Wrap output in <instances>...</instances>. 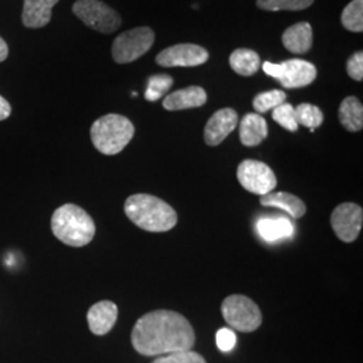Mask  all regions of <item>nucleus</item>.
Listing matches in <instances>:
<instances>
[{"label":"nucleus","instance_id":"f257e3e1","mask_svg":"<svg viewBox=\"0 0 363 363\" xmlns=\"http://www.w3.org/2000/svg\"><path fill=\"white\" fill-rule=\"evenodd\" d=\"M130 342L144 357L189 351L194 347V328L181 313L157 310L145 313L136 322Z\"/></svg>","mask_w":363,"mask_h":363},{"label":"nucleus","instance_id":"f03ea898","mask_svg":"<svg viewBox=\"0 0 363 363\" xmlns=\"http://www.w3.org/2000/svg\"><path fill=\"white\" fill-rule=\"evenodd\" d=\"M124 211L138 228L152 233L169 232L178 223L177 211L155 195H130Z\"/></svg>","mask_w":363,"mask_h":363},{"label":"nucleus","instance_id":"7ed1b4c3","mask_svg":"<svg viewBox=\"0 0 363 363\" xmlns=\"http://www.w3.org/2000/svg\"><path fill=\"white\" fill-rule=\"evenodd\" d=\"M52 230L61 242L69 247H85L96 234V225L84 208L66 203L54 211Z\"/></svg>","mask_w":363,"mask_h":363},{"label":"nucleus","instance_id":"20e7f679","mask_svg":"<svg viewBox=\"0 0 363 363\" xmlns=\"http://www.w3.org/2000/svg\"><path fill=\"white\" fill-rule=\"evenodd\" d=\"M135 135V127L127 117L105 115L97 118L91 128V138L96 150L104 155L121 152Z\"/></svg>","mask_w":363,"mask_h":363},{"label":"nucleus","instance_id":"39448f33","mask_svg":"<svg viewBox=\"0 0 363 363\" xmlns=\"http://www.w3.org/2000/svg\"><path fill=\"white\" fill-rule=\"evenodd\" d=\"M225 322L240 333L256 331L262 323L259 306L244 295H230L220 306Z\"/></svg>","mask_w":363,"mask_h":363},{"label":"nucleus","instance_id":"423d86ee","mask_svg":"<svg viewBox=\"0 0 363 363\" xmlns=\"http://www.w3.org/2000/svg\"><path fill=\"white\" fill-rule=\"evenodd\" d=\"M262 70L269 77L276 78L286 89L308 86L318 76V70L313 64L298 58L288 60L281 64L264 62Z\"/></svg>","mask_w":363,"mask_h":363},{"label":"nucleus","instance_id":"0eeeda50","mask_svg":"<svg viewBox=\"0 0 363 363\" xmlns=\"http://www.w3.org/2000/svg\"><path fill=\"white\" fill-rule=\"evenodd\" d=\"M155 42L150 27H136L121 33L112 45V57L117 64H130L148 52Z\"/></svg>","mask_w":363,"mask_h":363},{"label":"nucleus","instance_id":"6e6552de","mask_svg":"<svg viewBox=\"0 0 363 363\" xmlns=\"http://www.w3.org/2000/svg\"><path fill=\"white\" fill-rule=\"evenodd\" d=\"M73 13L86 26L103 34H112L121 26L120 15L100 0H77Z\"/></svg>","mask_w":363,"mask_h":363},{"label":"nucleus","instance_id":"1a4fd4ad","mask_svg":"<svg viewBox=\"0 0 363 363\" xmlns=\"http://www.w3.org/2000/svg\"><path fill=\"white\" fill-rule=\"evenodd\" d=\"M237 179L247 191L257 195L272 193L277 184L272 169L253 159H247L240 163L237 169Z\"/></svg>","mask_w":363,"mask_h":363},{"label":"nucleus","instance_id":"9d476101","mask_svg":"<svg viewBox=\"0 0 363 363\" xmlns=\"http://www.w3.org/2000/svg\"><path fill=\"white\" fill-rule=\"evenodd\" d=\"M362 208L352 202L340 203L331 214L333 230L343 242H354L358 238L362 229Z\"/></svg>","mask_w":363,"mask_h":363},{"label":"nucleus","instance_id":"9b49d317","mask_svg":"<svg viewBox=\"0 0 363 363\" xmlns=\"http://www.w3.org/2000/svg\"><path fill=\"white\" fill-rule=\"evenodd\" d=\"M208 52L198 45L181 43L164 49L156 55V64L164 67H194L208 62Z\"/></svg>","mask_w":363,"mask_h":363},{"label":"nucleus","instance_id":"f8f14e48","mask_svg":"<svg viewBox=\"0 0 363 363\" xmlns=\"http://www.w3.org/2000/svg\"><path fill=\"white\" fill-rule=\"evenodd\" d=\"M238 125V115L232 108L217 111L208 118L205 127V142L208 145H220Z\"/></svg>","mask_w":363,"mask_h":363},{"label":"nucleus","instance_id":"ddd939ff","mask_svg":"<svg viewBox=\"0 0 363 363\" xmlns=\"http://www.w3.org/2000/svg\"><path fill=\"white\" fill-rule=\"evenodd\" d=\"M118 308L113 301L103 300L93 304L88 311V325L94 335L103 337L116 325Z\"/></svg>","mask_w":363,"mask_h":363},{"label":"nucleus","instance_id":"4468645a","mask_svg":"<svg viewBox=\"0 0 363 363\" xmlns=\"http://www.w3.org/2000/svg\"><path fill=\"white\" fill-rule=\"evenodd\" d=\"M206 101H208V93L203 88L189 86L186 89H181L169 94L163 101V106L167 111L175 112V111H184L190 108H199L206 104Z\"/></svg>","mask_w":363,"mask_h":363},{"label":"nucleus","instance_id":"2eb2a0df","mask_svg":"<svg viewBox=\"0 0 363 363\" xmlns=\"http://www.w3.org/2000/svg\"><path fill=\"white\" fill-rule=\"evenodd\" d=\"M60 0H25L22 22L28 28L45 27L52 19V7Z\"/></svg>","mask_w":363,"mask_h":363},{"label":"nucleus","instance_id":"dca6fc26","mask_svg":"<svg viewBox=\"0 0 363 363\" xmlns=\"http://www.w3.org/2000/svg\"><path fill=\"white\" fill-rule=\"evenodd\" d=\"M281 40L288 52L295 54H306L310 52L313 42L311 25L307 22H300L294 26L288 27L281 37Z\"/></svg>","mask_w":363,"mask_h":363},{"label":"nucleus","instance_id":"f3484780","mask_svg":"<svg viewBox=\"0 0 363 363\" xmlns=\"http://www.w3.org/2000/svg\"><path fill=\"white\" fill-rule=\"evenodd\" d=\"M268 136V124L259 113H247L240 123V140L247 147H256Z\"/></svg>","mask_w":363,"mask_h":363},{"label":"nucleus","instance_id":"a211bd4d","mask_svg":"<svg viewBox=\"0 0 363 363\" xmlns=\"http://www.w3.org/2000/svg\"><path fill=\"white\" fill-rule=\"evenodd\" d=\"M259 203L267 208H281L294 218H301L307 211L306 203L300 198L296 195L283 193V191L280 193L272 191L268 194L261 195Z\"/></svg>","mask_w":363,"mask_h":363},{"label":"nucleus","instance_id":"6ab92c4d","mask_svg":"<svg viewBox=\"0 0 363 363\" xmlns=\"http://www.w3.org/2000/svg\"><path fill=\"white\" fill-rule=\"evenodd\" d=\"M259 237L272 244L280 240L291 238L295 234V226L288 218H261L257 222Z\"/></svg>","mask_w":363,"mask_h":363},{"label":"nucleus","instance_id":"aec40b11","mask_svg":"<svg viewBox=\"0 0 363 363\" xmlns=\"http://www.w3.org/2000/svg\"><path fill=\"white\" fill-rule=\"evenodd\" d=\"M339 121L349 132H358L363 128L362 103L354 97H346L339 106Z\"/></svg>","mask_w":363,"mask_h":363},{"label":"nucleus","instance_id":"412c9836","mask_svg":"<svg viewBox=\"0 0 363 363\" xmlns=\"http://www.w3.org/2000/svg\"><path fill=\"white\" fill-rule=\"evenodd\" d=\"M229 64L234 72L240 76L250 77L256 74L261 67L259 54L250 49H237L232 52Z\"/></svg>","mask_w":363,"mask_h":363},{"label":"nucleus","instance_id":"4be33fe9","mask_svg":"<svg viewBox=\"0 0 363 363\" xmlns=\"http://www.w3.org/2000/svg\"><path fill=\"white\" fill-rule=\"evenodd\" d=\"M295 115H296V123L298 125H304L307 128H310L311 132L315 130V128L320 127L323 124V112L315 106V105L300 104L295 108Z\"/></svg>","mask_w":363,"mask_h":363},{"label":"nucleus","instance_id":"5701e85b","mask_svg":"<svg viewBox=\"0 0 363 363\" xmlns=\"http://www.w3.org/2000/svg\"><path fill=\"white\" fill-rule=\"evenodd\" d=\"M342 25L352 33L363 31V0H352L343 13H342Z\"/></svg>","mask_w":363,"mask_h":363},{"label":"nucleus","instance_id":"b1692460","mask_svg":"<svg viewBox=\"0 0 363 363\" xmlns=\"http://www.w3.org/2000/svg\"><path fill=\"white\" fill-rule=\"evenodd\" d=\"M315 0H257V7L264 11H300L312 6Z\"/></svg>","mask_w":363,"mask_h":363},{"label":"nucleus","instance_id":"393cba45","mask_svg":"<svg viewBox=\"0 0 363 363\" xmlns=\"http://www.w3.org/2000/svg\"><path fill=\"white\" fill-rule=\"evenodd\" d=\"M172 85L174 78L169 74H155L148 79V86L144 97L147 101H157L171 89Z\"/></svg>","mask_w":363,"mask_h":363},{"label":"nucleus","instance_id":"a878e982","mask_svg":"<svg viewBox=\"0 0 363 363\" xmlns=\"http://www.w3.org/2000/svg\"><path fill=\"white\" fill-rule=\"evenodd\" d=\"M286 93L283 91H279V89L264 91V93H259L255 97L253 108L259 115H261V113H265L271 109H274L276 106L286 103Z\"/></svg>","mask_w":363,"mask_h":363},{"label":"nucleus","instance_id":"bb28decb","mask_svg":"<svg viewBox=\"0 0 363 363\" xmlns=\"http://www.w3.org/2000/svg\"><path fill=\"white\" fill-rule=\"evenodd\" d=\"M272 118L283 128H286L289 132H296L298 128L296 123V115H295V108L291 104L283 103L279 106L272 109Z\"/></svg>","mask_w":363,"mask_h":363},{"label":"nucleus","instance_id":"cd10ccee","mask_svg":"<svg viewBox=\"0 0 363 363\" xmlns=\"http://www.w3.org/2000/svg\"><path fill=\"white\" fill-rule=\"evenodd\" d=\"M152 363H206L205 358L195 351H178L162 355Z\"/></svg>","mask_w":363,"mask_h":363},{"label":"nucleus","instance_id":"c85d7f7f","mask_svg":"<svg viewBox=\"0 0 363 363\" xmlns=\"http://www.w3.org/2000/svg\"><path fill=\"white\" fill-rule=\"evenodd\" d=\"M347 74L355 81L363 79V52H354L346 64Z\"/></svg>","mask_w":363,"mask_h":363},{"label":"nucleus","instance_id":"c756f323","mask_svg":"<svg viewBox=\"0 0 363 363\" xmlns=\"http://www.w3.org/2000/svg\"><path fill=\"white\" fill-rule=\"evenodd\" d=\"M235 342H237V337L232 330L220 328L217 333V346L220 351L229 352L233 350Z\"/></svg>","mask_w":363,"mask_h":363},{"label":"nucleus","instance_id":"7c9ffc66","mask_svg":"<svg viewBox=\"0 0 363 363\" xmlns=\"http://www.w3.org/2000/svg\"><path fill=\"white\" fill-rule=\"evenodd\" d=\"M11 111H13V109H11L10 103H9L6 99H3V97L0 96V121L9 118L10 115H11Z\"/></svg>","mask_w":363,"mask_h":363},{"label":"nucleus","instance_id":"2f4dec72","mask_svg":"<svg viewBox=\"0 0 363 363\" xmlns=\"http://www.w3.org/2000/svg\"><path fill=\"white\" fill-rule=\"evenodd\" d=\"M9 57V46L4 39L0 38V62H3Z\"/></svg>","mask_w":363,"mask_h":363}]
</instances>
